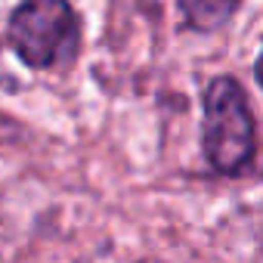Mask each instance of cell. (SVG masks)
<instances>
[{"label": "cell", "instance_id": "6da1fadb", "mask_svg": "<svg viewBox=\"0 0 263 263\" xmlns=\"http://www.w3.org/2000/svg\"><path fill=\"white\" fill-rule=\"evenodd\" d=\"M204 155L220 174H238L254 158V118L232 78H217L204 93Z\"/></svg>", "mask_w": 263, "mask_h": 263}, {"label": "cell", "instance_id": "7a4b0ae2", "mask_svg": "<svg viewBox=\"0 0 263 263\" xmlns=\"http://www.w3.org/2000/svg\"><path fill=\"white\" fill-rule=\"evenodd\" d=\"M10 41L31 68H59L78 50V16L68 0H22L10 19Z\"/></svg>", "mask_w": 263, "mask_h": 263}, {"label": "cell", "instance_id": "277c9868", "mask_svg": "<svg viewBox=\"0 0 263 263\" xmlns=\"http://www.w3.org/2000/svg\"><path fill=\"white\" fill-rule=\"evenodd\" d=\"M257 81H260V87H263V56H260V62H257Z\"/></svg>", "mask_w": 263, "mask_h": 263}, {"label": "cell", "instance_id": "3957f363", "mask_svg": "<svg viewBox=\"0 0 263 263\" xmlns=\"http://www.w3.org/2000/svg\"><path fill=\"white\" fill-rule=\"evenodd\" d=\"M235 7H238V0H180V10H183L186 22L192 28H201V31L226 25L232 19Z\"/></svg>", "mask_w": 263, "mask_h": 263}]
</instances>
